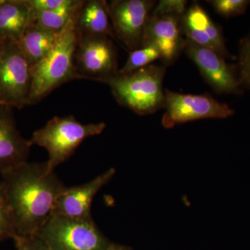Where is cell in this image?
Wrapping results in <instances>:
<instances>
[{"label": "cell", "mask_w": 250, "mask_h": 250, "mask_svg": "<svg viewBox=\"0 0 250 250\" xmlns=\"http://www.w3.org/2000/svg\"><path fill=\"white\" fill-rule=\"evenodd\" d=\"M4 48V41L0 40V59H1V56H2L3 51Z\"/></svg>", "instance_id": "27"}, {"label": "cell", "mask_w": 250, "mask_h": 250, "mask_svg": "<svg viewBox=\"0 0 250 250\" xmlns=\"http://www.w3.org/2000/svg\"><path fill=\"white\" fill-rule=\"evenodd\" d=\"M104 123L82 124L73 116H55L45 126L36 130L29 140L31 144L45 148L48 153L49 168L67 161L84 140L103 133Z\"/></svg>", "instance_id": "4"}, {"label": "cell", "mask_w": 250, "mask_h": 250, "mask_svg": "<svg viewBox=\"0 0 250 250\" xmlns=\"http://www.w3.org/2000/svg\"><path fill=\"white\" fill-rule=\"evenodd\" d=\"M188 1L185 0H161L155 5L153 13L158 14H173L183 16L187 11Z\"/></svg>", "instance_id": "23"}, {"label": "cell", "mask_w": 250, "mask_h": 250, "mask_svg": "<svg viewBox=\"0 0 250 250\" xmlns=\"http://www.w3.org/2000/svg\"><path fill=\"white\" fill-rule=\"evenodd\" d=\"M5 1V0H0V6L3 4Z\"/></svg>", "instance_id": "28"}, {"label": "cell", "mask_w": 250, "mask_h": 250, "mask_svg": "<svg viewBox=\"0 0 250 250\" xmlns=\"http://www.w3.org/2000/svg\"><path fill=\"white\" fill-rule=\"evenodd\" d=\"M79 36H105L116 39L110 18L107 1H84L76 18Z\"/></svg>", "instance_id": "15"}, {"label": "cell", "mask_w": 250, "mask_h": 250, "mask_svg": "<svg viewBox=\"0 0 250 250\" xmlns=\"http://www.w3.org/2000/svg\"><path fill=\"white\" fill-rule=\"evenodd\" d=\"M165 73V67L150 64L130 73H118L106 83L118 104L145 116L164 108Z\"/></svg>", "instance_id": "3"}, {"label": "cell", "mask_w": 250, "mask_h": 250, "mask_svg": "<svg viewBox=\"0 0 250 250\" xmlns=\"http://www.w3.org/2000/svg\"><path fill=\"white\" fill-rule=\"evenodd\" d=\"M31 65L16 41H4L0 59V106L21 109L29 105Z\"/></svg>", "instance_id": "6"}, {"label": "cell", "mask_w": 250, "mask_h": 250, "mask_svg": "<svg viewBox=\"0 0 250 250\" xmlns=\"http://www.w3.org/2000/svg\"><path fill=\"white\" fill-rule=\"evenodd\" d=\"M31 146L30 141L20 134L12 108L0 106V178L27 162Z\"/></svg>", "instance_id": "14"}, {"label": "cell", "mask_w": 250, "mask_h": 250, "mask_svg": "<svg viewBox=\"0 0 250 250\" xmlns=\"http://www.w3.org/2000/svg\"><path fill=\"white\" fill-rule=\"evenodd\" d=\"M49 250H107L112 243L93 220L53 215L36 233Z\"/></svg>", "instance_id": "5"}, {"label": "cell", "mask_w": 250, "mask_h": 250, "mask_svg": "<svg viewBox=\"0 0 250 250\" xmlns=\"http://www.w3.org/2000/svg\"><path fill=\"white\" fill-rule=\"evenodd\" d=\"M13 240L17 250H49L45 243L36 234L16 236Z\"/></svg>", "instance_id": "25"}, {"label": "cell", "mask_w": 250, "mask_h": 250, "mask_svg": "<svg viewBox=\"0 0 250 250\" xmlns=\"http://www.w3.org/2000/svg\"><path fill=\"white\" fill-rule=\"evenodd\" d=\"M182 27L188 40L214 51L225 59L229 58L221 28L200 4L193 3L187 9L182 16Z\"/></svg>", "instance_id": "13"}, {"label": "cell", "mask_w": 250, "mask_h": 250, "mask_svg": "<svg viewBox=\"0 0 250 250\" xmlns=\"http://www.w3.org/2000/svg\"><path fill=\"white\" fill-rule=\"evenodd\" d=\"M107 250H131L129 249V248H126V247L119 246V245L113 244L110 248H108Z\"/></svg>", "instance_id": "26"}, {"label": "cell", "mask_w": 250, "mask_h": 250, "mask_svg": "<svg viewBox=\"0 0 250 250\" xmlns=\"http://www.w3.org/2000/svg\"><path fill=\"white\" fill-rule=\"evenodd\" d=\"M16 236L4 185L0 179V242L14 239Z\"/></svg>", "instance_id": "20"}, {"label": "cell", "mask_w": 250, "mask_h": 250, "mask_svg": "<svg viewBox=\"0 0 250 250\" xmlns=\"http://www.w3.org/2000/svg\"><path fill=\"white\" fill-rule=\"evenodd\" d=\"M60 34L29 24L17 42L31 67L41 62L53 49Z\"/></svg>", "instance_id": "17"}, {"label": "cell", "mask_w": 250, "mask_h": 250, "mask_svg": "<svg viewBox=\"0 0 250 250\" xmlns=\"http://www.w3.org/2000/svg\"><path fill=\"white\" fill-rule=\"evenodd\" d=\"M182 18L177 15L158 14L152 11L148 20L142 46L155 45L166 65L175 62L185 48Z\"/></svg>", "instance_id": "11"}, {"label": "cell", "mask_w": 250, "mask_h": 250, "mask_svg": "<svg viewBox=\"0 0 250 250\" xmlns=\"http://www.w3.org/2000/svg\"><path fill=\"white\" fill-rule=\"evenodd\" d=\"M30 18L31 9L25 0H5L0 6V40L18 42Z\"/></svg>", "instance_id": "16"}, {"label": "cell", "mask_w": 250, "mask_h": 250, "mask_svg": "<svg viewBox=\"0 0 250 250\" xmlns=\"http://www.w3.org/2000/svg\"><path fill=\"white\" fill-rule=\"evenodd\" d=\"M162 118L166 128L205 118H227L233 116L234 111L227 104L217 101L213 97L175 93L166 90Z\"/></svg>", "instance_id": "8"}, {"label": "cell", "mask_w": 250, "mask_h": 250, "mask_svg": "<svg viewBox=\"0 0 250 250\" xmlns=\"http://www.w3.org/2000/svg\"><path fill=\"white\" fill-rule=\"evenodd\" d=\"M161 59V53L155 45L142 46L130 52L129 57L124 66L119 70V74H128L150 65L154 61Z\"/></svg>", "instance_id": "19"}, {"label": "cell", "mask_w": 250, "mask_h": 250, "mask_svg": "<svg viewBox=\"0 0 250 250\" xmlns=\"http://www.w3.org/2000/svg\"><path fill=\"white\" fill-rule=\"evenodd\" d=\"M33 11H54L68 7L76 3L77 0H25Z\"/></svg>", "instance_id": "24"}, {"label": "cell", "mask_w": 250, "mask_h": 250, "mask_svg": "<svg viewBox=\"0 0 250 250\" xmlns=\"http://www.w3.org/2000/svg\"><path fill=\"white\" fill-rule=\"evenodd\" d=\"M237 72L241 87L250 89V34L241 41Z\"/></svg>", "instance_id": "21"}, {"label": "cell", "mask_w": 250, "mask_h": 250, "mask_svg": "<svg viewBox=\"0 0 250 250\" xmlns=\"http://www.w3.org/2000/svg\"><path fill=\"white\" fill-rule=\"evenodd\" d=\"M115 174L116 170L111 168L87 183L65 188L57 198L53 215L75 220H93L90 209L94 197Z\"/></svg>", "instance_id": "12"}, {"label": "cell", "mask_w": 250, "mask_h": 250, "mask_svg": "<svg viewBox=\"0 0 250 250\" xmlns=\"http://www.w3.org/2000/svg\"><path fill=\"white\" fill-rule=\"evenodd\" d=\"M218 14L229 18L244 14L250 1L248 0H212L207 1Z\"/></svg>", "instance_id": "22"}, {"label": "cell", "mask_w": 250, "mask_h": 250, "mask_svg": "<svg viewBox=\"0 0 250 250\" xmlns=\"http://www.w3.org/2000/svg\"><path fill=\"white\" fill-rule=\"evenodd\" d=\"M16 236L36 234L53 215L56 202L66 188L47 161L26 162L3 174Z\"/></svg>", "instance_id": "1"}, {"label": "cell", "mask_w": 250, "mask_h": 250, "mask_svg": "<svg viewBox=\"0 0 250 250\" xmlns=\"http://www.w3.org/2000/svg\"><path fill=\"white\" fill-rule=\"evenodd\" d=\"M107 4L117 40L130 52L142 47L145 30L155 1L112 0Z\"/></svg>", "instance_id": "9"}, {"label": "cell", "mask_w": 250, "mask_h": 250, "mask_svg": "<svg viewBox=\"0 0 250 250\" xmlns=\"http://www.w3.org/2000/svg\"><path fill=\"white\" fill-rule=\"evenodd\" d=\"M186 54L198 67L206 82L218 93L240 94L241 85L237 67L218 53L186 39Z\"/></svg>", "instance_id": "10"}, {"label": "cell", "mask_w": 250, "mask_h": 250, "mask_svg": "<svg viewBox=\"0 0 250 250\" xmlns=\"http://www.w3.org/2000/svg\"><path fill=\"white\" fill-rule=\"evenodd\" d=\"M75 65L80 80L107 83L119 72L118 51L111 38L78 35Z\"/></svg>", "instance_id": "7"}, {"label": "cell", "mask_w": 250, "mask_h": 250, "mask_svg": "<svg viewBox=\"0 0 250 250\" xmlns=\"http://www.w3.org/2000/svg\"><path fill=\"white\" fill-rule=\"evenodd\" d=\"M77 15L61 33L53 49L41 62L31 67L32 85L29 105L39 103L67 82L80 80L75 65L79 39L76 29Z\"/></svg>", "instance_id": "2"}, {"label": "cell", "mask_w": 250, "mask_h": 250, "mask_svg": "<svg viewBox=\"0 0 250 250\" xmlns=\"http://www.w3.org/2000/svg\"><path fill=\"white\" fill-rule=\"evenodd\" d=\"M83 2L84 0H77L76 3L72 6L54 11L31 10L30 23L60 34L70 21L76 17Z\"/></svg>", "instance_id": "18"}]
</instances>
